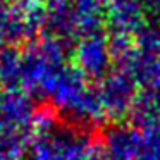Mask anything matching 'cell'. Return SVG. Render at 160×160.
<instances>
[{"mask_svg": "<svg viewBox=\"0 0 160 160\" xmlns=\"http://www.w3.org/2000/svg\"><path fill=\"white\" fill-rule=\"evenodd\" d=\"M110 60V45L98 35H90L78 47L76 67L90 78H100L102 74H105Z\"/></svg>", "mask_w": 160, "mask_h": 160, "instance_id": "6da1fadb", "label": "cell"}, {"mask_svg": "<svg viewBox=\"0 0 160 160\" xmlns=\"http://www.w3.org/2000/svg\"><path fill=\"white\" fill-rule=\"evenodd\" d=\"M131 81L132 78L122 76V74H114V76H108L103 79L102 102H103V108L108 114L119 117L129 110L132 100Z\"/></svg>", "mask_w": 160, "mask_h": 160, "instance_id": "7a4b0ae2", "label": "cell"}, {"mask_svg": "<svg viewBox=\"0 0 160 160\" xmlns=\"http://www.w3.org/2000/svg\"><path fill=\"white\" fill-rule=\"evenodd\" d=\"M153 4H155V7L160 11V0H153Z\"/></svg>", "mask_w": 160, "mask_h": 160, "instance_id": "3957f363", "label": "cell"}]
</instances>
